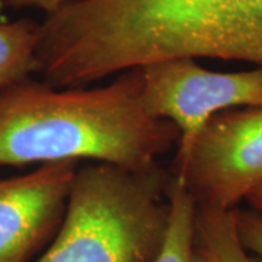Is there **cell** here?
Returning <instances> with one entry per match:
<instances>
[{
	"instance_id": "obj_13",
	"label": "cell",
	"mask_w": 262,
	"mask_h": 262,
	"mask_svg": "<svg viewBox=\"0 0 262 262\" xmlns=\"http://www.w3.org/2000/svg\"><path fill=\"white\" fill-rule=\"evenodd\" d=\"M6 9L5 0H0V19H3V10Z\"/></svg>"
},
{
	"instance_id": "obj_8",
	"label": "cell",
	"mask_w": 262,
	"mask_h": 262,
	"mask_svg": "<svg viewBox=\"0 0 262 262\" xmlns=\"http://www.w3.org/2000/svg\"><path fill=\"white\" fill-rule=\"evenodd\" d=\"M39 25L29 18L0 19V91L37 73Z\"/></svg>"
},
{
	"instance_id": "obj_9",
	"label": "cell",
	"mask_w": 262,
	"mask_h": 262,
	"mask_svg": "<svg viewBox=\"0 0 262 262\" xmlns=\"http://www.w3.org/2000/svg\"><path fill=\"white\" fill-rule=\"evenodd\" d=\"M196 245L206 262H262L241 242L234 208L196 207Z\"/></svg>"
},
{
	"instance_id": "obj_10",
	"label": "cell",
	"mask_w": 262,
	"mask_h": 262,
	"mask_svg": "<svg viewBox=\"0 0 262 262\" xmlns=\"http://www.w3.org/2000/svg\"><path fill=\"white\" fill-rule=\"evenodd\" d=\"M234 222L242 245L249 252L262 258V215L234 208Z\"/></svg>"
},
{
	"instance_id": "obj_11",
	"label": "cell",
	"mask_w": 262,
	"mask_h": 262,
	"mask_svg": "<svg viewBox=\"0 0 262 262\" xmlns=\"http://www.w3.org/2000/svg\"><path fill=\"white\" fill-rule=\"evenodd\" d=\"M69 0H5V5L6 8H12V9L34 8L46 12V15H50L60 9Z\"/></svg>"
},
{
	"instance_id": "obj_3",
	"label": "cell",
	"mask_w": 262,
	"mask_h": 262,
	"mask_svg": "<svg viewBox=\"0 0 262 262\" xmlns=\"http://www.w3.org/2000/svg\"><path fill=\"white\" fill-rule=\"evenodd\" d=\"M169 182L170 172L158 162L77 168L63 223L32 262H150L168 226Z\"/></svg>"
},
{
	"instance_id": "obj_12",
	"label": "cell",
	"mask_w": 262,
	"mask_h": 262,
	"mask_svg": "<svg viewBox=\"0 0 262 262\" xmlns=\"http://www.w3.org/2000/svg\"><path fill=\"white\" fill-rule=\"evenodd\" d=\"M246 201L255 210L256 214L262 215V184L258 188H255L252 192L246 196Z\"/></svg>"
},
{
	"instance_id": "obj_6",
	"label": "cell",
	"mask_w": 262,
	"mask_h": 262,
	"mask_svg": "<svg viewBox=\"0 0 262 262\" xmlns=\"http://www.w3.org/2000/svg\"><path fill=\"white\" fill-rule=\"evenodd\" d=\"M77 162L46 163L0 179V262H32L51 244L67 208Z\"/></svg>"
},
{
	"instance_id": "obj_7",
	"label": "cell",
	"mask_w": 262,
	"mask_h": 262,
	"mask_svg": "<svg viewBox=\"0 0 262 262\" xmlns=\"http://www.w3.org/2000/svg\"><path fill=\"white\" fill-rule=\"evenodd\" d=\"M166 196L168 226L159 252L150 262H206L196 245V204L172 175Z\"/></svg>"
},
{
	"instance_id": "obj_1",
	"label": "cell",
	"mask_w": 262,
	"mask_h": 262,
	"mask_svg": "<svg viewBox=\"0 0 262 262\" xmlns=\"http://www.w3.org/2000/svg\"><path fill=\"white\" fill-rule=\"evenodd\" d=\"M198 57L262 67V0H69L39 25L37 73L53 88H83Z\"/></svg>"
},
{
	"instance_id": "obj_5",
	"label": "cell",
	"mask_w": 262,
	"mask_h": 262,
	"mask_svg": "<svg viewBox=\"0 0 262 262\" xmlns=\"http://www.w3.org/2000/svg\"><path fill=\"white\" fill-rule=\"evenodd\" d=\"M141 101L146 113L170 121L179 133L173 163L188 155L207 121L232 108L262 106V67L220 73L192 58H177L143 66Z\"/></svg>"
},
{
	"instance_id": "obj_2",
	"label": "cell",
	"mask_w": 262,
	"mask_h": 262,
	"mask_svg": "<svg viewBox=\"0 0 262 262\" xmlns=\"http://www.w3.org/2000/svg\"><path fill=\"white\" fill-rule=\"evenodd\" d=\"M141 69L96 88L27 79L0 91V165L94 160L139 169L178 141L177 127L146 113Z\"/></svg>"
},
{
	"instance_id": "obj_4",
	"label": "cell",
	"mask_w": 262,
	"mask_h": 262,
	"mask_svg": "<svg viewBox=\"0 0 262 262\" xmlns=\"http://www.w3.org/2000/svg\"><path fill=\"white\" fill-rule=\"evenodd\" d=\"M169 172L196 207L236 208L262 184V106L213 115Z\"/></svg>"
}]
</instances>
